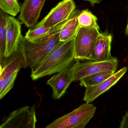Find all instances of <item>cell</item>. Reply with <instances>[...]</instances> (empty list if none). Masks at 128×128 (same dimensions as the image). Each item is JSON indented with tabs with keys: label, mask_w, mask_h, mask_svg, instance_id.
Returning <instances> with one entry per match:
<instances>
[{
	"label": "cell",
	"mask_w": 128,
	"mask_h": 128,
	"mask_svg": "<svg viewBox=\"0 0 128 128\" xmlns=\"http://www.w3.org/2000/svg\"><path fill=\"white\" fill-rule=\"evenodd\" d=\"M74 37L62 42L39 66L32 70L33 80L60 72L74 64L76 60Z\"/></svg>",
	"instance_id": "cell-1"
},
{
	"label": "cell",
	"mask_w": 128,
	"mask_h": 128,
	"mask_svg": "<svg viewBox=\"0 0 128 128\" xmlns=\"http://www.w3.org/2000/svg\"><path fill=\"white\" fill-rule=\"evenodd\" d=\"M60 32L36 42H30L22 36L19 50L24 58L23 68H30L32 71L39 66L62 42L60 40Z\"/></svg>",
	"instance_id": "cell-2"
},
{
	"label": "cell",
	"mask_w": 128,
	"mask_h": 128,
	"mask_svg": "<svg viewBox=\"0 0 128 128\" xmlns=\"http://www.w3.org/2000/svg\"><path fill=\"white\" fill-rule=\"evenodd\" d=\"M96 108L86 103L70 113L55 120L46 128H84L94 116Z\"/></svg>",
	"instance_id": "cell-3"
},
{
	"label": "cell",
	"mask_w": 128,
	"mask_h": 128,
	"mask_svg": "<svg viewBox=\"0 0 128 128\" xmlns=\"http://www.w3.org/2000/svg\"><path fill=\"white\" fill-rule=\"evenodd\" d=\"M118 64V60L115 57L104 61L80 62L77 60L72 66L73 82L78 81L84 77L95 73L106 71L115 72Z\"/></svg>",
	"instance_id": "cell-4"
},
{
	"label": "cell",
	"mask_w": 128,
	"mask_h": 128,
	"mask_svg": "<svg viewBox=\"0 0 128 128\" xmlns=\"http://www.w3.org/2000/svg\"><path fill=\"white\" fill-rule=\"evenodd\" d=\"M101 33L96 28L80 27L74 37L76 60H89L92 48Z\"/></svg>",
	"instance_id": "cell-5"
},
{
	"label": "cell",
	"mask_w": 128,
	"mask_h": 128,
	"mask_svg": "<svg viewBox=\"0 0 128 128\" xmlns=\"http://www.w3.org/2000/svg\"><path fill=\"white\" fill-rule=\"evenodd\" d=\"M36 122L35 105L26 106L10 114L0 128H35Z\"/></svg>",
	"instance_id": "cell-6"
},
{
	"label": "cell",
	"mask_w": 128,
	"mask_h": 128,
	"mask_svg": "<svg viewBox=\"0 0 128 128\" xmlns=\"http://www.w3.org/2000/svg\"><path fill=\"white\" fill-rule=\"evenodd\" d=\"M76 8L73 0H62L52 9L39 23L31 28L35 29L40 27H53L68 20Z\"/></svg>",
	"instance_id": "cell-7"
},
{
	"label": "cell",
	"mask_w": 128,
	"mask_h": 128,
	"mask_svg": "<svg viewBox=\"0 0 128 128\" xmlns=\"http://www.w3.org/2000/svg\"><path fill=\"white\" fill-rule=\"evenodd\" d=\"M46 0H24L20 6L18 18L28 28L36 24Z\"/></svg>",
	"instance_id": "cell-8"
},
{
	"label": "cell",
	"mask_w": 128,
	"mask_h": 128,
	"mask_svg": "<svg viewBox=\"0 0 128 128\" xmlns=\"http://www.w3.org/2000/svg\"><path fill=\"white\" fill-rule=\"evenodd\" d=\"M127 71L126 67H123L102 82L96 85L86 87L84 100L87 103H90L94 101L98 96L116 84Z\"/></svg>",
	"instance_id": "cell-9"
},
{
	"label": "cell",
	"mask_w": 128,
	"mask_h": 128,
	"mask_svg": "<svg viewBox=\"0 0 128 128\" xmlns=\"http://www.w3.org/2000/svg\"><path fill=\"white\" fill-rule=\"evenodd\" d=\"M72 66L54 75L47 81V84L53 89L52 96L54 99H59L62 96L73 82Z\"/></svg>",
	"instance_id": "cell-10"
},
{
	"label": "cell",
	"mask_w": 128,
	"mask_h": 128,
	"mask_svg": "<svg viewBox=\"0 0 128 128\" xmlns=\"http://www.w3.org/2000/svg\"><path fill=\"white\" fill-rule=\"evenodd\" d=\"M112 40V35L108 31L101 33L92 48L89 60L100 62L110 59Z\"/></svg>",
	"instance_id": "cell-11"
},
{
	"label": "cell",
	"mask_w": 128,
	"mask_h": 128,
	"mask_svg": "<svg viewBox=\"0 0 128 128\" xmlns=\"http://www.w3.org/2000/svg\"><path fill=\"white\" fill-rule=\"evenodd\" d=\"M22 36L20 23L14 17L10 16L7 25L6 58L18 51Z\"/></svg>",
	"instance_id": "cell-12"
},
{
	"label": "cell",
	"mask_w": 128,
	"mask_h": 128,
	"mask_svg": "<svg viewBox=\"0 0 128 128\" xmlns=\"http://www.w3.org/2000/svg\"><path fill=\"white\" fill-rule=\"evenodd\" d=\"M24 58L18 49V51L6 58L4 66L0 67V84L5 78L17 70L23 68Z\"/></svg>",
	"instance_id": "cell-13"
},
{
	"label": "cell",
	"mask_w": 128,
	"mask_h": 128,
	"mask_svg": "<svg viewBox=\"0 0 128 128\" xmlns=\"http://www.w3.org/2000/svg\"><path fill=\"white\" fill-rule=\"evenodd\" d=\"M67 20L54 26L40 27L35 29L30 28L27 32L24 37L30 42H37L49 38L60 32L62 27Z\"/></svg>",
	"instance_id": "cell-14"
},
{
	"label": "cell",
	"mask_w": 128,
	"mask_h": 128,
	"mask_svg": "<svg viewBox=\"0 0 128 128\" xmlns=\"http://www.w3.org/2000/svg\"><path fill=\"white\" fill-rule=\"evenodd\" d=\"M80 12L78 10H75L62 27L60 32L61 42H65L75 36L80 28L78 17Z\"/></svg>",
	"instance_id": "cell-15"
},
{
	"label": "cell",
	"mask_w": 128,
	"mask_h": 128,
	"mask_svg": "<svg viewBox=\"0 0 128 128\" xmlns=\"http://www.w3.org/2000/svg\"><path fill=\"white\" fill-rule=\"evenodd\" d=\"M9 16L0 10V66H4L6 60L7 25Z\"/></svg>",
	"instance_id": "cell-16"
},
{
	"label": "cell",
	"mask_w": 128,
	"mask_h": 128,
	"mask_svg": "<svg viewBox=\"0 0 128 128\" xmlns=\"http://www.w3.org/2000/svg\"><path fill=\"white\" fill-rule=\"evenodd\" d=\"M114 72L113 71H106L88 76L80 79V86L86 88L98 84L110 77Z\"/></svg>",
	"instance_id": "cell-17"
},
{
	"label": "cell",
	"mask_w": 128,
	"mask_h": 128,
	"mask_svg": "<svg viewBox=\"0 0 128 128\" xmlns=\"http://www.w3.org/2000/svg\"><path fill=\"white\" fill-rule=\"evenodd\" d=\"M78 20L80 27L91 28L100 30L97 22L98 18L88 9L80 12L78 16Z\"/></svg>",
	"instance_id": "cell-18"
},
{
	"label": "cell",
	"mask_w": 128,
	"mask_h": 128,
	"mask_svg": "<svg viewBox=\"0 0 128 128\" xmlns=\"http://www.w3.org/2000/svg\"><path fill=\"white\" fill-rule=\"evenodd\" d=\"M0 8L3 12L12 16H16L20 11L18 0H0Z\"/></svg>",
	"instance_id": "cell-19"
},
{
	"label": "cell",
	"mask_w": 128,
	"mask_h": 128,
	"mask_svg": "<svg viewBox=\"0 0 128 128\" xmlns=\"http://www.w3.org/2000/svg\"><path fill=\"white\" fill-rule=\"evenodd\" d=\"M19 70H17L5 78L0 84V99H2L12 89Z\"/></svg>",
	"instance_id": "cell-20"
},
{
	"label": "cell",
	"mask_w": 128,
	"mask_h": 128,
	"mask_svg": "<svg viewBox=\"0 0 128 128\" xmlns=\"http://www.w3.org/2000/svg\"><path fill=\"white\" fill-rule=\"evenodd\" d=\"M119 127L120 128H128V110L122 117Z\"/></svg>",
	"instance_id": "cell-21"
},
{
	"label": "cell",
	"mask_w": 128,
	"mask_h": 128,
	"mask_svg": "<svg viewBox=\"0 0 128 128\" xmlns=\"http://www.w3.org/2000/svg\"><path fill=\"white\" fill-rule=\"evenodd\" d=\"M90 3L91 5L94 6L96 4H99L102 2L103 0H84Z\"/></svg>",
	"instance_id": "cell-22"
},
{
	"label": "cell",
	"mask_w": 128,
	"mask_h": 128,
	"mask_svg": "<svg viewBox=\"0 0 128 128\" xmlns=\"http://www.w3.org/2000/svg\"><path fill=\"white\" fill-rule=\"evenodd\" d=\"M125 34L128 37V22H127V25H126V30H125Z\"/></svg>",
	"instance_id": "cell-23"
},
{
	"label": "cell",
	"mask_w": 128,
	"mask_h": 128,
	"mask_svg": "<svg viewBox=\"0 0 128 128\" xmlns=\"http://www.w3.org/2000/svg\"></svg>",
	"instance_id": "cell-24"
}]
</instances>
